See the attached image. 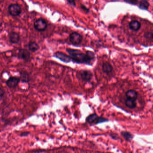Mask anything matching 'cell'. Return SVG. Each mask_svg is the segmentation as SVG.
Returning a JSON list of instances; mask_svg holds the SVG:
<instances>
[{
	"label": "cell",
	"instance_id": "7",
	"mask_svg": "<svg viewBox=\"0 0 153 153\" xmlns=\"http://www.w3.org/2000/svg\"><path fill=\"white\" fill-rule=\"evenodd\" d=\"M82 37L76 32H74L69 35V41L73 44H80L82 41Z\"/></svg>",
	"mask_w": 153,
	"mask_h": 153
},
{
	"label": "cell",
	"instance_id": "20",
	"mask_svg": "<svg viewBox=\"0 0 153 153\" xmlns=\"http://www.w3.org/2000/svg\"><path fill=\"white\" fill-rule=\"evenodd\" d=\"M109 136H110L112 139L115 140H117L120 139V137H119L118 135L117 134V133H110V134H109Z\"/></svg>",
	"mask_w": 153,
	"mask_h": 153
},
{
	"label": "cell",
	"instance_id": "14",
	"mask_svg": "<svg viewBox=\"0 0 153 153\" xmlns=\"http://www.w3.org/2000/svg\"><path fill=\"white\" fill-rule=\"evenodd\" d=\"M141 27V24L137 20H133L129 23V27L131 30L134 31H138Z\"/></svg>",
	"mask_w": 153,
	"mask_h": 153
},
{
	"label": "cell",
	"instance_id": "11",
	"mask_svg": "<svg viewBox=\"0 0 153 153\" xmlns=\"http://www.w3.org/2000/svg\"><path fill=\"white\" fill-rule=\"evenodd\" d=\"M9 39L11 43H18L20 41V36L18 33L15 32H11L9 34Z\"/></svg>",
	"mask_w": 153,
	"mask_h": 153
},
{
	"label": "cell",
	"instance_id": "21",
	"mask_svg": "<svg viewBox=\"0 0 153 153\" xmlns=\"http://www.w3.org/2000/svg\"><path fill=\"white\" fill-rule=\"evenodd\" d=\"M124 1L131 5H136L138 3V0H124Z\"/></svg>",
	"mask_w": 153,
	"mask_h": 153
},
{
	"label": "cell",
	"instance_id": "13",
	"mask_svg": "<svg viewBox=\"0 0 153 153\" xmlns=\"http://www.w3.org/2000/svg\"><path fill=\"white\" fill-rule=\"evenodd\" d=\"M20 81L23 83H28L31 80V77L29 73L27 71L20 72Z\"/></svg>",
	"mask_w": 153,
	"mask_h": 153
},
{
	"label": "cell",
	"instance_id": "17",
	"mask_svg": "<svg viewBox=\"0 0 153 153\" xmlns=\"http://www.w3.org/2000/svg\"><path fill=\"white\" fill-rule=\"evenodd\" d=\"M126 106L130 109H134L137 106V103L135 101L132 100L130 99H127L125 102Z\"/></svg>",
	"mask_w": 153,
	"mask_h": 153
},
{
	"label": "cell",
	"instance_id": "16",
	"mask_svg": "<svg viewBox=\"0 0 153 153\" xmlns=\"http://www.w3.org/2000/svg\"><path fill=\"white\" fill-rule=\"evenodd\" d=\"M28 46L29 50L32 52H36L39 49V45L35 42H30Z\"/></svg>",
	"mask_w": 153,
	"mask_h": 153
},
{
	"label": "cell",
	"instance_id": "12",
	"mask_svg": "<svg viewBox=\"0 0 153 153\" xmlns=\"http://www.w3.org/2000/svg\"><path fill=\"white\" fill-rule=\"evenodd\" d=\"M126 96L127 99L136 101L138 98V94L137 92L134 90H129L126 92Z\"/></svg>",
	"mask_w": 153,
	"mask_h": 153
},
{
	"label": "cell",
	"instance_id": "23",
	"mask_svg": "<svg viewBox=\"0 0 153 153\" xmlns=\"http://www.w3.org/2000/svg\"><path fill=\"white\" fill-rule=\"evenodd\" d=\"M30 134V132H23L21 133L20 134V136L21 137H27V136H28L29 134Z\"/></svg>",
	"mask_w": 153,
	"mask_h": 153
},
{
	"label": "cell",
	"instance_id": "22",
	"mask_svg": "<svg viewBox=\"0 0 153 153\" xmlns=\"http://www.w3.org/2000/svg\"><path fill=\"white\" fill-rule=\"evenodd\" d=\"M5 94H6V92H5V90L3 88L0 87V101L3 99Z\"/></svg>",
	"mask_w": 153,
	"mask_h": 153
},
{
	"label": "cell",
	"instance_id": "4",
	"mask_svg": "<svg viewBox=\"0 0 153 153\" xmlns=\"http://www.w3.org/2000/svg\"><path fill=\"white\" fill-rule=\"evenodd\" d=\"M8 12L12 16L16 17L21 13L22 10L20 6L17 4H12L8 7Z\"/></svg>",
	"mask_w": 153,
	"mask_h": 153
},
{
	"label": "cell",
	"instance_id": "2",
	"mask_svg": "<svg viewBox=\"0 0 153 153\" xmlns=\"http://www.w3.org/2000/svg\"><path fill=\"white\" fill-rule=\"evenodd\" d=\"M109 121L108 118L103 117L100 116L96 113H93L89 115L86 119V122L91 126L98 125L103 123L107 122Z\"/></svg>",
	"mask_w": 153,
	"mask_h": 153
},
{
	"label": "cell",
	"instance_id": "10",
	"mask_svg": "<svg viewBox=\"0 0 153 153\" xmlns=\"http://www.w3.org/2000/svg\"><path fill=\"white\" fill-rule=\"evenodd\" d=\"M18 59H21L24 61H28L30 59V53L26 49H21L18 54Z\"/></svg>",
	"mask_w": 153,
	"mask_h": 153
},
{
	"label": "cell",
	"instance_id": "26",
	"mask_svg": "<svg viewBox=\"0 0 153 153\" xmlns=\"http://www.w3.org/2000/svg\"><path fill=\"white\" fill-rule=\"evenodd\" d=\"M45 150H34V151H32V152H35V153H36V152H45Z\"/></svg>",
	"mask_w": 153,
	"mask_h": 153
},
{
	"label": "cell",
	"instance_id": "8",
	"mask_svg": "<svg viewBox=\"0 0 153 153\" xmlns=\"http://www.w3.org/2000/svg\"><path fill=\"white\" fill-rule=\"evenodd\" d=\"M20 81L19 77L11 76L6 82L7 86L10 89H13L17 87Z\"/></svg>",
	"mask_w": 153,
	"mask_h": 153
},
{
	"label": "cell",
	"instance_id": "5",
	"mask_svg": "<svg viewBox=\"0 0 153 153\" xmlns=\"http://www.w3.org/2000/svg\"><path fill=\"white\" fill-rule=\"evenodd\" d=\"M34 27L37 31L42 32L46 30L48 27V23L45 20L39 18L34 23Z\"/></svg>",
	"mask_w": 153,
	"mask_h": 153
},
{
	"label": "cell",
	"instance_id": "18",
	"mask_svg": "<svg viewBox=\"0 0 153 153\" xmlns=\"http://www.w3.org/2000/svg\"><path fill=\"white\" fill-rule=\"evenodd\" d=\"M149 6V4L147 0H141L139 2V8L142 10H147Z\"/></svg>",
	"mask_w": 153,
	"mask_h": 153
},
{
	"label": "cell",
	"instance_id": "3",
	"mask_svg": "<svg viewBox=\"0 0 153 153\" xmlns=\"http://www.w3.org/2000/svg\"><path fill=\"white\" fill-rule=\"evenodd\" d=\"M76 76L78 78H80L82 81L89 82L92 80L94 75L91 71L88 70H81L77 72Z\"/></svg>",
	"mask_w": 153,
	"mask_h": 153
},
{
	"label": "cell",
	"instance_id": "15",
	"mask_svg": "<svg viewBox=\"0 0 153 153\" xmlns=\"http://www.w3.org/2000/svg\"><path fill=\"white\" fill-rule=\"evenodd\" d=\"M121 135L124 138L127 142H131L133 139V135L131 134L130 132L128 131H122L121 132Z\"/></svg>",
	"mask_w": 153,
	"mask_h": 153
},
{
	"label": "cell",
	"instance_id": "9",
	"mask_svg": "<svg viewBox=\"0 0 153 153\" xmlns=\"http://www.w3.org/2000/svg\"><path fill=\"white\" fill-rule=\"evenodd\" d=\"M102 70L104 74L109 75L112 74L113 71V66L109 62H104L102 66Z\"/></svg>",
	"mask_w": 153,
	"mask_h": 153
},
{
	"label": "cell",
	"instance_id": "25",
	"mask_svg": "<svg viewBox=\"0 0 153 153\" xmlns=\"http://www.w3.org/2000/svg\"><path fill=\"white\" fill-rule=\"evenodd\" d=\"M81 8H82L83 10H84V11H89V10L87 9L86 7L84 6H81Z\"/></svg>",
	"mask_w": 153,
	"mask_h": 153
},
{
	"label": "cell",
	"instance_id": "1",
	"mask_svg": "<svg viewBox=\"0 0 153 153\" xmlns=\"http://www.w3.org/2000/svg\"><path fill=\"white\" fill-rule=\"evenodd\" d=\"M66 50L72 62L76 63L92 66L95 59V53L91 51H86L85 54L79 49L68 48Z\"/></svg>",
	"mask_w": 153,
	"mask_h": 153
},
{
	"label": "cell",
	"instance_id": "19",
	"mask_svg": "<svg viewBox=\"0 0 153 153\" xmlns=\"http://www.w3.org/2000/svg\"><path fill=\"white\" fill-rule=\"evenodd\" d=\"M144 37L150 40L153 39V32H147L144 34Z\"/></svg>",
	"mask_w": 153,
	"mask_h": 153
},
{
	"label": "cell",
	"instance_id": "6",
	"mask_svg": "<svg viewBox=\"0 0 153 153\" xmlns=\"http://www.w3.org/2000/svg\"><path fill=\"white\" fill-rule=\"evenodd\" d=\"M54 57H55L57 59H59L60 61L64 63H68L72 61V59L69 55H67L63 52H55L54 54Z\"/></svg>",
	"mask_w": 153,
	"mask_h": 153
},
{
	"label": "cell",
	"instance_id": "24",
	"mask_svg": "<svg viewBox=\"0 0 153 153\" xmlns=\"http://www.w3.org/2000/svg\"><path fill=\"white\" fill-rule=\"evenodd\" d=\"M67 1H68L70 5H72L73 6H75V3L74 0H67Z\"/></svg>",
	"mask_w": 153,
	"mask_h": 153
}]
</instances>
